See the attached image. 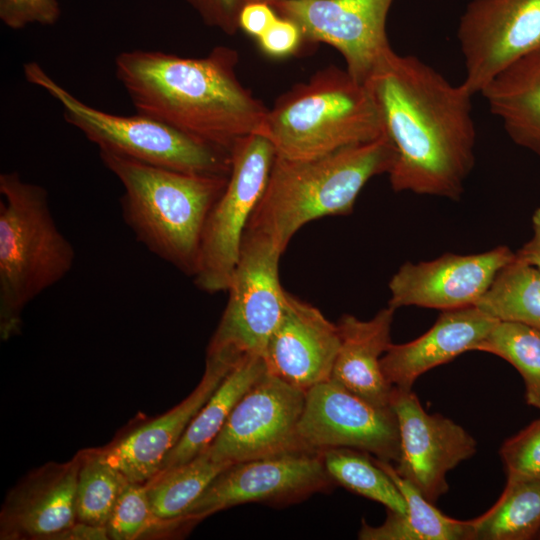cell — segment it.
<instances>
[{
  "instance_id": "8",
  "label": "cell",
  "mask_w": 540,
  "mask_h": 540,
  "mask_svg": "<svg viewBox=\"0 0 540 540\" xmlns=\"http://www.w3.org/2000/svg\"><path fill=\"white\" fill-rule=\"evenodd\" d=\"M230 152L228 181L207 217L193 276L195 285L210 294L229 287L247 225L276 155L273 144L260 133L239 139Z\"/></svg>"
},
{
  "instance_id": "11",
  "label": "cell",
  "mask_w": 540,
  "mask_h": 540,
  "mask_svg": "<svg viewBox=\"0 0 540 540\" xmlns=\"http://www.w3.org/2000/svg\"><path fill=\"white\" fill-rule=\"evenodd\" d=\"M305 396L267 370L236 404L208 452L215 460L235 464L304 451L297 427Z\"/></svg>"
},
{
  "instance_id": "31",
  "label": "cell",
  "mask_w": 540,
  "mask_h": 540,
  "mask_svg": "<svg viewBox=\"0 0 540 540\" xmlns=\"http://www.w3.org/2000/svg\"><path fill=\"white\" fill-rule=\"evenodd\" d=\"M177 520L157 517L150 505L146 485L129 482L120 495L106 525L109 539L132 540L159 528H170Z\"/></svg>"
},
{
  "instance_id": "37",
  "label": "cell",
  "mask_w": 540,
  "mask_h": 540,
  "mask_svg": "<svg viewBox=\"0 0 540 540\" xmlns=\"http://www.w3.org/2000/svg\"><path fill=\"white\" fill-rule=\"evenodd\" d=\"M46 539L50 540H107L106 527L96 526L85 522H75L70 527L58 531Z\"/></svg>"
},
{
  "instance_id": "33",
  "label": "cell",
  "mask_w": 540,
  "mask_h": 540,
  "mask_svg": "<svg viewBox=\"0 0 540 540\" xmlns=\"http://www.w3.org/2000/svg\"><path fill=\"white\" fill-rule=\"evenodd\" d=\"M60 15L57 0H0V19L14 30L33 23L53 25Z\"/></svg>"
},
{
  "instance_id": "24",
  "label": "cell",
  "mask_w": 540,
  "mask_h": 540,
  "mask_svg": "<svg viewBox=\"0 0 540 540\" xmlns=\"http://www.w3.org/2000/svg\"><path fill=\"white\" fill-rule=\"evenodd\" d=\"M266 371L263 357L242 358L193 418L181 439L164 459L159 472L182 465L206 450L239 400Z\"/></svg>"
},
{
  "instance_id": "39",
  "label": "cell",
  "mask_w": 540,
  "mask_h": 540,
  "mask_svg": "<svg viewBox=\"0 0 540 540\" xmlns=\"http://www.w3.org/2000/svg\"><path fill=\"white\" fill-rule=\"evenodd\" d=\"M284 1V0H243V6L247 3H254V2H261V3H267V4H273L275 2Z\"/></svg>"
},
{
  "instance_id": "40",
  "label": "cell",
  "mask_w": 540,
  "mask_h": 540,
  "mask_svg": "<svg viewBox=\"0 0 540 540\" xmlns=\"http://www.w3.org/2000/svg\"><path fill=\"white\" fill-rule=\"evenodd\" d=\"M536 538L540 539V530H539V532H538Z\"/></svg>"
},
{
  "instance_id": "5",
  "label": "cell",
  "mask_w": 540,
  "mask_h": 540,
  "mask_svg": "<svg viewBox=\"0 0 540 540\" xmlns=\"http://www.w3.org/2000/svg\"><path fill=\"white\" fill-rule=\"evenodd\" d=\"M0 334L21 327L26 305L72 269L75 250L57 227L48 194L17 172L0 175Z\"/></svg>"
},
{
  "instance_id": "35",
  "label": "cell",
  "mask_w": 540,
  "mask_h": 540,
  "mask_svg": "<svg viewBox=\"0 0 540 540\" xmlns=\"http://www.w3.org/2000/svg\"><path fill=\"white\" fill-rule=\"evenodd\" d=\"M199 14L203 22L227 35L239 29V14L243 0H186Z\"/></svg>"
},
{
  "instance_id": "36",
  "label": "cell",
  "mask_w": 540,
  "mask_h": 540,
  "mask_svg": "<svg viewBox=\"0 0 540 540\" xmlns=\"http://www.w3.org/2000/svg\"><path fill=\"white\" fill-rule=\"evenodd\" d=\"M277 17L278 15L270 4L247 3L239 14V29L257 39L268 30Z\"/></svg>"
},
{
  "instance_id": "20",
  "label": "cell",
  "mask_w": 540,
  "mask_h": 540,
  "mask_svg": "<svg viewBox=\"0 0 540 540\" xmlns=\"http://www.w3.org/2000/svg\"><path fill=\"white\" fill-rule=\"evenodd\" d=\"M81 457L49 465L8 496L1 514L2 538L46 539L76 522V487Z\"/></svg>"
},
{
  "instance_id": "28",
  "label": "cell",
  "mask_w": 540,
  "mask_h": 540,
  "mask_svg": "<svg viewBox=\"0 0 540 540\" xmlns=\"http://www.w3.org/2000/svg\"><path fill=\"white\" fill-rule=\"evenodd\" d=\"M330 478L348 490L379 502L387 510L404 514L406 501L389 475L368 453L352 448H333L322 453Z\"/></svg>"
},
{
  "instance_id": "4",
  "label": "cell",
  "mask_w": 540,
  "mask_h": 540,
  "mask_svg": "<svg viewBox=\"0 0 540 540\" xmlns=\"http://www.w3.org/2000/svg\"><path fill=\"white\" fill-rule=\"evenodd\" d=\"M99 155L123 187L121 213L136 239L193 278L207 217L229 174L182 172L107 151Z\"/></svg>"
},
{
  "instance_id": "38",
  "label": "cell",
  "mask_w": 540,
  "mask_h": 540,
  "mask_svg": "<svg viewBox=\"0 0 540 540\" xmlns=\"http://www.w3.org/2000/svg\"><path fill=\"white\" fill-rule=\"evenodd\" d=\"M533 235L531 239L515 253L516 259L540 270V208L532 216Z\"/></svg>"
},
{
  "instance_id": "10",
  "label": "cell",
  "mask_w": 540,
  "mask_h": 540,
  "mask_svg": "<svg viewBox=\"0 0 540 540\" xmlns=\"http://www.w3.org/2000/svg\"><path fill=\"white\" fill-rule=\"evenodd\" d=\"M297 435L304 451L352 448L394 462L400 436L392 407L375 406L330 379L306 391Z\"/></svg>"
},
{
  "instance_id": "18",
  "label": "cell",
  "mask_w": 540,
  "mask_h": 540,
  "mask_svg": "<svg viewBox=\"0 0 540 540\" xmlns=\"http://www.w3.org/2000/svg\"><path fill=\"white\" fill-rule=\"evenodd\" d=\"M236 364L226 357L207 354L205 372L195 390L175 408L104 451L108 462L130 482L150 481L193 418Z\"/></svg>"
},
{
  "instance_id": "15",
  "label": "cell",
  "mask_w": 540,
  "mask_h": 540,
  "mask_svg": "<svg viewBox=\"0 0 540 540\" xmlns=\"http://www.w3.org/2000/svg\"><path fill=\"white\" fill-rule=\"evenodd\" d=\"M390 405L400 436V453L394 468L435 503L448 491V472L471 458L477 443L453 420L426 412L412 389L393 387Z\"/></svg>"
},
{
  "instance_id": "14",
  "label": "cell",
  "mask_w": 540,
  "mask_h": 540,
  "mask_svg": "<svg viewBox=\"0 0 540 540\" xmlns=\"http://www.w3.org/2000/svg\"><path fill=\"white\" fill-rule=\"evenodd\" d=\"M329 480L318 452H289L235 463L209 484L181 522L244 503L294 501L326 488Z\"/></svg>"
},
{
  "instance_id": "30",
  "label": "cell",
  "mask_w": 540,
  "mask_h": 540,
  "mask_svg": "<svg viewBox=\"0 0 540 540\" xmlns=\"http://www.w3.org/2000/svg\"><path fill=\"white\" fill-rule=\"evenodd\" d=\"M129 482L108 462L104 451L82 456L76 487L77 521L106 527Z\"/></svg>"
},
{
  "instance_id": "12",
  "label": "cell",
  "mask_w": 540,
  "mask_h": 540,
  "mask_svg": "<svg viewBox=\"0 0 540 540\" xmlns=\"http://www.w3.org/2000/svg\"><path fill=\"white\" fill-rule=\"evenodd\" d=\"M394 0H284L271 4L295 22L304 43H325L344 58L346 70L365 84L392 50L386 20Z\"/></svg>"
},
{
  "instance_id": "3",
  "label": "cell",
  "mask_w": 540,
  "mask_h": 540,
  "mask_svg": "<svg viewBox=\"0 0 540 540\" xmlns=\"http://www.w3.org/2000/svg\"><path fill=\"white\" fill-rule=\"evenodd\" d=\"M395 150L385 135L310 159L275 155L267 184L246 231L284 252L294 234L322 217L347 215L367 182L388 174Z\"/></svg>"
},
{
  "instance_id": "27",
  "label": "cell",
  "mask_w": 540,
  "mask_h": 540,
  "mask_svg": "<svg viewBox=\"0 0 540 540\" xmlns=\"http://www.w3.org/2000/svg\"><path fill=\"white\" fill-rule=\"evenodd\" d=\"M475 306L498 321L540 330V270L515 256L498 272Z\"/></svg>"
},
{
  "instance_id": "6",
  "label": "cell",
  "mask_w": 540,
  "mask_h": 540,
  "mask_svg": "<svg viewBox=\"0 0 540 540\" xmlns=\"http://www.w3.org/2000/svg\"><path fill=\"white\" fill-rule=\"evenodd\" d=\"M276 155L310 159L384 134L366 84L331 65L292 86L268 109L261 131Z\"/></svg>"
},
{
  "instance_id": "29",
  "label": "cell",
  "mask_w": 540,
  "mask_h": 540,
  "mask_svg": "<svg viewBox=\"0 0 540 540\" xmlns=\"http://www.w3.org/2000/svg\"><path fill=\"white\" fill-rule=\"evenodd\" d=\"M499 356L521 374L526 401L540 411V330L509 321H498L474 348Z\"/></svg>"
},
{
  "instance_id": "32",
  "label": "cell",
  "mask_w": 540,
  "mask_h": 540,
  "mask_svg": "<svg viewBox=\"0 0 540 540\" xmlns=\"http://www.w3.org/2000/svg\"><path fill=\"white\" fill-rule=\"evenodd\" d=\"M500 456L507 480L540 481V419L507 439Z\"/></svg>"
},
{
  "instance_id": "25",
  "label": "cell",
  "mask_w": 540,
  "mask_h": 540,
  "mask_svg": "<svg viewBox=\"0 0 540 540\" xmlns=\"http://www.w3.org/2000/svg\"><path fill=\"white\" fill-rule=\"evenodd\" d=\"M473 540H529L540 530V481L507 480L496 503L471 520Z\"/></svg>"
},
{
  "instance_id": "13",
  "label": "cell",
  "mask_w": 540,
  "mask_h": 540,
  "mask_svg": "<svg viewBox=\"0 0 540 540\" xmlns=\"http://www.w3.org/2000/svg\"><path fill=\"white\" fill-rule=\"evenodd\" d=\"M461 82L475 95L502 70L540 51V0H471L457 30Z\"/></svg>"
},
{
  "instance_id": "26",
  "label": "cell",
  "mask_w": 540,
  "mask_h": 540,
  "mask_svg": "<svg viewBox=\"0 0 540 540\" xmlns=\"http://www.w3.org/2000/svg\"><path fill=\"white\" fill-rule=\"evenodd\" d=\"M231 465L215 460L206 449L182 465L159 472L146 485L154 514L163 520L181 522L187 509Z\"/></svg>"
},
{
  "instance_id": "1",
  "label": "cell",
  "mask_w": 540,
  "mask_h": 540,
  "mask_svg": "<svg viewBox=\"0 0 540 540\" xmlns=\"http://www.w3.org/2000/svg\"><path fill=\"white\" fill-rule=\"evenodd\" d=\"M365 84L395 150L392 189L458 200L475 163L474 95L393 49Z\"/></svg>"
},
{
  "instance_id": "16",
  "label": "cell",
  "mask_w": 540,
  "mask_h": 540,
  "mask_svg": "<svg viewBox=\"0 0 540 540\" xmlns=\"http://www.w3.org/2000/svg\"><path fill=\"white\" fill-rule=\"evenodd\" d=\"M514 259L507 246H498L482 253H446L430 261L405 262L390 279L388 306L441 311L475 306L498 272Z\"/></svg>"
},
{
  "instance_id": "19",
  "label": "cell",
  "mask_w": 540,
  "mask_h": 540,
  "mask_svg": "<svg viewBox=\"0 0 540 540\" xmlns=\"http://www.w3.org/2000/svg\"><path fill=\"white\" fill-rule=\"evenodd\" d=\"M497 322L476 306L442 311L434 325L420 337L389 345L381 357L383 375L392 387L412 389L425 372L464 352L474 351Z\"/></svg>"
},
{
  "instance_id": "7",
  "label": "cell",
  "mask_w": 540,
  "mask_h": 540,
  "mask_svg": "<svg viewBox=\"0 0 540 540\" xmlns=\"http://www.w3.org/2000/svg\"><path fill=\"white\" fill-rule=\"evenodd\" d=\"M23 71L30 84L43 89L60 104L66 122L97 145L99 151L188 173L228 175L230 172L229 150L140 113L122 116L89 106L35 61L25 63Z\"/></svg>"
},
{
  "instance_id": "2",
  "label": "cell",
  "mask_w": 540,
  "mask_h": 540,
  "mask_svg": "<svg viewBox=\"0 0 540 540\" xmlns=\"http://www.w3.org/2000/svg\"><path fill=\"white\" fill-rule=\"evenodd\" d=\"M235 49L216 46L191 58L130 50L115 58V75L137 113L231 151L262 131L268 107L238 78Z\"/></svg>"
},
{
  "instance_id": "17",
  "label": "cell",
  "mask_w": 540,
  "mask_h": 540,
  "mask_svg": "<svg viewBox=\"0 0 540 540\" xmlns=\"http://www.w3.org/2000/svg\"><path fill=\"white\" fill-rule=\"evenodd\" d=\"M337 324L290 293L264 360L268 372L303 391L328 381L339 350Z\"/></svg>"
},
{
  "instance_id": "9",
  "label": "cell",
  "mask_w": 540,
  "mask_h": 540,
  "mask_svg": "<svg viewBox=\"0 0 540 540\" xmlns=\"http://www.w3.org/2000/svg\"><path fill=\"white\" fill-rule=\"evenodd\" d=\"M282 253L268 237L245 232L227 289V305L207 354L224 356L236 363L248 356L264 358L286 305L287 292L279 280Z\"/></svg>"
},
{
  "instance_id": "34",
  "label": "cell",
  "mask_w": 540,
  "mask_h": 540,
  "mask_svg": "<svg viewBox=\"0 0 540 540\" xmlns=\"http://www.w3.org/2000/svg\"><path fill=\"white\" fill-rule=\"evenodd\" d=\"M260 50L268 57L281 59L295 54L304 44L299 26L278 16L268 30L257 38Z\"/></svg>"
},
{
  "instance_id": "21",
  "label": "cell",
  "mask_w": 540,
  "mask_h": 540,
  "mask_svg": "<svg viewBox=\"0 0 540 540\" xmlns=\"http://www.w3.org/2000/svg\"><path fill=\"white\" fill-rule=\"evenodd\" d=\"M394 312L388 306L369 320L345 314L336 323L340 345L330 379L378 407L391 406L393 387L383 375L381 357L392 343Z\"/></svg>"
},
{
  "instance_id": "23",
  "label": "cell",
  "mask_w": 540,
  "mask_h": 540,
  "mask_svg": "<svg viewBox=\"0 0 540 540\" xmlns=\"http://www.w3.org/2000/svg\"><path fill=\"white\" fill-rule=\"evenodd\" d=\"M394 481L406 501L404 514L389 511L379 526L362 521L361 540H473L471 520H457L439 511L408 480L401 477L390 462L374 458Z\"/></svg>"
},
{
  "instance_id": "22",
  "label": "cell",
  "mask_w": 540,
  "mask_h": 540,
  "mask_svg": "<svg viewBox=\"0 0 540 540\" xmlns=\"http://www.w3.org/2000/svg\"><path fill=\"white\" fill-rule=\"evenodd\" d=\"M480 94L510 139L540 157V51L506 67Z\"/></svg>"
}]
</instances>
